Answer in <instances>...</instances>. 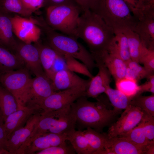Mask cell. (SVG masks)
Masks as SVG:
<instances>
[{
  "instance_id": "9",
  "label": "cell",
  "mask_w": 154,
  "mask_h": 154,
  "mask_svg": "<svg viewBox=\"0 0 154 154\" xmlns=\"http://www.w3.org/2000/svg\"><path fill=\"white\" fill-rule=\"evenodd\" d=\"M55 92L52 81L46 74L36 76L31 79L26 107L38 111L43 101Z\"/></svg>"
},
{
  "instance_id": "14",
  "label": "cell",
  "mask_w": 154,
  "mask_h": 154,
  "mask_svg": "<svg viewBox=\"0 0 154 154\" xmlns=\"http://www.w3.org/2000/svg\"><path fill=\"white\" fill-rule=\"evenodd\" d=\"M40 116V113L36 111L29 119L24 126L12 133L5 144L6 149L10 154H16L19 149L30 135Z\"/></svg>"
},
{
  "instance_id": "4",
  "label": "cell",
  "mask_w": 154,
  "mask_h": 154,
  "mask_svg": "<svg viewBox=\"0 0 154 154\" xmlns=\"http://www.w3.org/2000/svg\"><path fill=\"white\" fill-rule=\"evenodd\" d=\"M45 34L46 43L51 48L63 55L70 56L85 64L91 73L96 67L91 54L76 37L59 33L45 23L41 27Z\"/></svg>"
},
{
  "instance_id": "8",
  "label": "cell",
  "mask_w": 154,
  "mask_h": 154,
  "mask_svg": "<svg viewBox=\"0 0 154 154\" xmlns=\"http://www.w3.org/2000/svg\"><path fill=\"white\" fill-rule=\"evenodd\" d=\"M86 90L76 87L54 92L43 101L38 111L41 113L54 111L71 106L78 98L86 96Z\"/></svg>"
},
{
  "instance_id": "26",
  "label": "cell",
  "mask_w": 154,
  "mask_h": 154,
  "mask_svg": "<svg viewBox=\"0 0 154 154\" xmlns=\"http://www.w3.org/2000/svg\"><path fill=\"white\" fill-rule=\"evenodd\" d=\"M19 108L13 95L0 86V114L4 121L9 116Z\"/></svg>"
},
{
  "instance_id": "45",
  "label": "cell",
  "mask_w": 154,
  "mask_h": 154,
  "mask_svg": "<svg viewBox=\"0 0 154 154\" xmlns=\"http://www.w3.org/2000/svg\"><path fill=\"white\" fill-rule=\"evenodd\" d=\"M7 141L6 135L3 127V125H0V141L5 145Z\"/></svg>"
},
{
  "instance_id": "29",
  "label": "cell",
  "mask_w": 154,
  "mask_h": 154,
  "mask_svg": "<svg viewBox=\"0 0 154 154\" xmlns=\"http://www.w3.org/2000/svg\"><path fill=\"white\" fill-rule=\"evenodd\" d=\"M113 107V110L116 114L129 105L132 98L125 95L117 89H114L110 86L106 89L105 92Z\"/></svg>"
},
{
  "instance_id": "37",
  "label": "cell",
  "mask_w": 154,
  "mask_h": 154,
  "mask_svg": "<svg viewBox=\"0 0 154 154\" xmlns=\"http://www.w3.org/2000/svg\"><path fill=\"white\" fill-rule=\"evenodd\" d=\"M59 145L52 146L36 152V154H74L76 153L71 144L66 142Z\"/></svg>"
},
{
  "instance_id": "21",
  "label": "cell",
  "mask_w": 154,
  "mask_h": 154,
  "mask_svg": "<svg viewBox=\"0 0 154 154\" xmlns=\"http://www.w3.org/2000/svg\"><path fill=\"white\" fill-rule=\"evenodd\" d=\"M12 16L0 13V46L13 53L18 40L14 35Z\"/></svg>"
},
{
  "instance_id": "34",
  "label": "cell",
  "mask_w": 154,
  "mask_h": 154,
  "mask_svg": "<svg viewBox=\"0 0 154 154\" xmlns=\"http://www.w3.org/2000/svg\"><path fill=\"white\" fill-rule=\"evenodd\" d=\"M119 137H123L133 143L141 146H146L151 142L146 137L141 121L135 127L126 134Z\"/></svg>"
},
{
  "instance_id": "23",
  "label": "cell",
  "mask_w": 154,
  "mask_h": 154,
  "mask_svg": "<svg viewBox=\"0 0 154 154\" xmlns=\"http://www.w3.org/2000/svg\"><path fill=\"white\" fill-rule=\"evenodd\" d=\"M114 32V36L106 50L114 53L127 62L131 60L127 37L123 31Z\"/></svg>"
},
{
  "instance_id": "20",
  "label": "cell",
  "mask_w": 154,
  "mask_h": 154,
  "mask_svg": "<svg viewBox=\"0 0 154 154\" xmlns=\"http://www.w3.org/2000/svg\"><path fill=\"white\" fill-rule=\"evenodd\" d=\"M36 111L34 109L24 107L9 116L3 125L7 140L14 131L24 126L29 119Z\"/></svg>"
},
{
  "instance_id": "36",
  "label": "cell",
  "mask_w": 154,
  "mask_h": 154,
  "mask_svg": "<svg viewBox=\"0 0 154 154\" xmlns=\"http://www.w3.org/2000/svg\"><path fill=\"white\" fill-rule=\"evenodd\" d=\"M123 0L127 5L133 16L138 21L141 19L145 13L149 10L147 8L144 0Z\"/></svg>"
},
{
  "instance_id": "41",
  "label": "cell",
  "mask_w": 154,
  "mask_h": 154,
  "mask_svg": "<svg viewBox=\"0 0 154 154\" xmlns=\"http://www.w3.org/2000/svg\"><path fill=\"white\" fill-rule=\"evenodd\" d=\"M66 70L68 69L65 59L63 54L58 52L53 66V72L55 75L57 72Z\"/></svg>"
},
{
  "instance_id": "42",
  "label": "cell",
  "mask_w": 154,
  "mask_h": 154,
  "mask_svg": "<svg viewBox=\"0 0 154 154\" xmlns=\"http://www.w3.org/2000/svg\"><path fill=\"white\" fill-rule=\"evenodd\" d=\"M25 7L33 13L44 7L45 0H22Z\"/></svg>"
},
{
  "instance_id": "18",
  "label": "cell",
  "mask_w": 154,
  "mask_h": 154,
  "mask_svg": "<svg viewBox=\"0 0 154 154\" xmlns=\"http://www.w3.org/2000/svg\"><path fill=\"white\" fill-rule=\"evenodd\" d=\"M93 57L102 62L115 81L125 77L126 62L116 54L105 50Z\"/></svg>"
},
{
  "instance_id": "47",
  "label": "cell",
  "mask_w": 154,
  "mask_h": 154,
  "mask_svg": "<svg viewBox=\"0 0 154 154\" xmlns=\"http://www.w3.org/2000/svg\"><path fill=\"white\" fill-rule=\"evenodd\" d=\"M0 154H10L5 149V144L0 141Z\"/></svg>"
},
{
  "instance_id": "7",
  "label": "cell",
  "mask_w": 154,
  "mask_h": 154,
  "mask_svg": "<svg viewBox=\"0 0 154 154\" xmlns=\"http://www.w3.org/2000/svg\"><path fill=\"white\" fill-rule=\"evenodd\" d=\"M31 79L25 67L0 74V83L15 97L20 108L26 107Z\"/></svg>"
},
{
  "instance_id": "12",
  "label": "cell",
  "mask_w": 154,
  "mask_h": 154,
  "mask_svg": "<svg viewBox=\"0 0 154 154\" xmlns=\"http://www.w3.org/2000/svg\"><path fill=\"white\" fill-rule=\"evenodd\" d=\"M13 53L21 59L26 68L36 76L46 74L41 64L38 49L34 44L19 40Z\"/></svg>"
},
{
  "instance_id": "10",
  "label": "cell",
  "mask_w": 154,
  "mask_h": 154,
  "mask_svg": "<svg viewBox=\"0 0 154 154\" xmlns=\"http://www.w3.org/2000/svg\"><path fill=\"white\" fill-rule=\"evenodd\" d=\"M145 114L140 108L129 105L109 128L106 134L108 138L120 137L127 133L141 121Z\"/></svg>"
},
{
  "instance_id": "1",
  "label": "cell",
  "mask_w": 154,
  "mask_h": 154,
  "mask_svg": "<svg viewBox=\"0 0 154 154\" xmlns=\"http://www.w3.org/2000/svg\"><path fill=\"white\" fill-rule=\"evenodd\" d=\"M78 19L75 37L87 44L92 56L106 50L115 35L114 30L96 13L82 11Z\"/></svg>"
},
{
  "instance_id": "38",
  "label": "cell",
  "mask_w": 154,
  "mask_h": 154,
  "mask_svg": "<svg viewBox=\"0 0 154 154\" xmlns=\"http://www.w3.org/2000/svg\"><path fill=\"white\" fill-rule=\"evenodd\" d=\"M141 121L146 138L150 141H154V117L145 113Z\"/></svg>"
},
{
  "instance_id": "39",
  "label": "cell",
  "mask_w": 154,
  "mask_h": 154,
  "mask_svg": "<svg viewBox=\"0 0 154 154\" xmlns=\"http://www.w3.org/2000/svg\"><path fill=\"white\" fill-rule=\"evenodd\" d=\"M139 63L142 64L146 69L151 74L154 71V49H148L141 58Z\"/></svg>"
},
{
  "instance_id": "19",
  "label": "cell",
  "mask_w": 154,
  "mask_h": 154,
  "mask_svg": "<svg viewBox=\"0 0 154 154\" xmlns=\"http://www.w3.org/2000/svg\"><path fill=\"white\" fill-rule=\"evenodd\" d=\"M67 140V134L47 133L34 139L24 150L23 154H34L49 147L57 146Z\"/></svg>"
},
{
  "instance_id": "48",
  "label": "cell",
  "mask_w": 154,
  "mask_h": 154,
  "mask_svg": "<svg viewBox=\"0 0 154 154\" xmlns=\"http://www.w3.org/2000/svg\"><path fill=\"white\" fill-rule=\"evenodd\" d=\"M4 121L3 119L0 114V125H3L4 123Z\"/></svg>"
},
{
  "instance_id": "28",
  "label": "cell",
  "mask_w": 154,
  "mask_h": 154,
  "mask_svg": "<svg viewBox=\"0 0 154 154\" xmlns=\"http://www.w3.org/2000/svg\"><path fill=\"white\" fill-rule=\"evenodd\" d=\"M67 140L78 154H93V151L83 134L82 131L75 130L67 134Z\"/></svg>"
},
{
  "instance_id": "22",
  "label": "cell",
  "mask_w": 154,
  "mask_h": 154,
  "mask_svg": "<svg viewBox=\"0 0 154 154\" xmlns=\"http://www.w3.org/2000/svg\"><path fill=\"white\" fill-rule=\"evenodd\" d=\"M34 44L38 49L41 64L45 73L52 81L54 76L52 67L58 52L46 43L43 44L39 40L35 42Z\"/></svg>"
},
{
  "instance_id": "17",
  "label": "cell",
  "mask_w": 154,
  "mask_h": 154,
  "mask_svg": "<svg viewBox=\"0 0 154 154\" xmlns=\"http://www.w3.org/2000/svg\"><path fill=\"white\" fill-rule=\"evenodd\" d=\"M90 80L83 79L75 72L68 70L56 73L52 80L56 91L76 87H81L87 90Z\"/></svg>"
},
{
  "instance_id": "11",
  "label": "cell",
  "mask_w": 154,
  "mask_h": 154,
  "mask_svg": "<svg viewBox=\"0 0 154 154\" xmlns=\"http://www.w3.org/2000/svg\"><path fill=\"white\" fill-rule=\"evenodd\" d=\"M13 31L19 40L27 43L38 41L42 29L35 21L16 14L11 17Z\"/></svg>"
},
{
  "instance_id": "30",
  "label": "cell",
  "mask_w": 154,
  "mask_h": 154,
  "mask_svg": "<svg viewBox=\"0 0 154 154\" xmlns=\"http://www.w3.org/2000/svg\"><path fill=\"white\" fill-rule=\"evenodd\" d=\"M82 131L93 151V154L104 149L108 139L106 134L101 133L89 127Z\"/></svg>"
},
{
  "instance_id": "33",
  "label": "cell",
  "mask_w": 154,
  "mask_h": 154,
  "mask_svg": "<svg viewBox=\"0 0 154 154\" xmlns=\"http://www.w3.org/2000/svg\"><path fill=\"white\" fill-rule=\"evenodd\" d=\"M130 105L140 108L145 113L154 116V95H136L131 100Z\"/></svg>"
},
{
  "instance_id": "6",
  "label": "cell",
  "mask_w": 154,
  "mask_h": 154,
  "mask_svg": "<svg viewBox=\"0 0 154 154\" xmlns=\"http://www.w3.org/2000/svg\"><path fill=\"white\" fill-rule=\"evenodd\" d=\"M46 9V21L52 29L75 37L79 17L82 10L78 6L58 5Z\"/></svg>"
},
{
  "instance_id": "24",
  "label": "cell",
  "mask_w": 154,
  "mask_h": 154,
  "mask_svg": "<svg viewBox=\"0 0 154 154\" xmlns=\"http://www.w3.org/2000/svg\"><path fill=\"white\" fill-rule=\"evenodd\" d=\"M25 66L17 55L0 46V74L23 68Z\"/></svg>"
},
{
  "instance_id": "3",
  "label": "cell",
  "mask_w": 154,
  "mask_h": 154,
  "mask_svg": "<svg viewBox=\"0 0 154 154\" xmlns=\"http://www.w3.org/2000/svg\"><path fill=\"white\" fill-rule=\"evenodd\" d=\"M40 113L38 122L24 144L25 146H28L37 137L46 133L67 134L75 130L76 118L71 106Z\"/></svg>"
},
{
  "instance_id": "43",
  "label": "cell",
  "mask_w": 154,
  "mask_h": 154,
  "mask_svg": "<svg viewBox=\"0 0 154 154\" xmlns=\"http://www.w3.org/2000/svg\"><path fill=\"white\" fill-rule=\"evenodd\" d=\"M82 11L90 10L95 12L98 4V0H75Z\"/></svg>"
},
{
  "instance_id": "44",
  "label": "cell",
  "mask_w": 154,
  "mask_h": 154,
  "mask_svg": "<svg viewBox=\"0 0 154 154\" xmlns=\"http://www.w3.org/2000/svg\"><path fill=\"white\" fill-rule=\"evenodd\" d=\"M61 5L79 6L75 0H45L44 7Z\"/></svg>"
},
{
  "instance_id": "32",
  "label": "cell",
  "mask_w": 154,
  "mask_h": 154,
  "mask_svg": "<svg viewBox=\"0 0 154 154\" xmlns=\"http://www.w3.org/2000/svg\"><path fill=\"white\" fill-rule=\"evenodd\" d=\"M152 74L149 73L143 66H142L137 62L130 60L126 62L125 76L126 78L134 79L138 82L146 78Z\"/></svg>"
},
{
  "instance_id": "46",
  "label": "cell",
  "mask_w": 154,
  "mask_h": 154,
  "mask_svg": "<svg viewBox=\"0 0 154 154\" xmlns=\"http://www.w3.org/2000/svg\"><path fill=\"white\" fill-rule=\"evenodd\" d=\"M144 1L148 9H154V0H144Z\"/></svg>"
},
{
  "instance_id": "40",
  "label": "cell",
  "mask_w": 154,
  "mask_h": 154,
  "mask_svg": "<svg viewBox=\"0 0 154 154\" xmlns=\"http://www.w3.org/2000/svg\"><path fill=\"white\" fill-rule=\"evenodd\" d=\"M146 81L139 85V90L138 95L141 94L145 92L154 94V75L153 73L149 75L147 78Z\"/></svg>"
},
{
  "instance_id": "16",
  "label": "cell",
  "mask_w": 154,
  "mask_h": 154,
  "mask_svg": "<svg viewBox=\"0 0 154 154\" xmlns=\"http://www.w3.org/2000/svg\"><path fill=\"white\" fill-rule=\"evenodd\" d=\"M133 31L147 49H154V9L145 13L137 21Z\"/></svg>"
},
{
  "instance_id": "15",
  "label": "cell",
  "mask_w": 154,
  "mask_h": 154,
  "mask_svg": "<svg viewBox=\"0 0 154 154\" xmlns=\"http://www.w3.org/2000/svg\"><path fill=\"white\" fill-rule=\"evenodd\" d=\"M94 60L98 71L96 76L90 79L86 92V96L96 98L101 94L104 93L107 88L110 86L111 75L100 60L95 59Z\"/></svg>"
},
{
  "instance_id": "25",
  "label": "cell",
  "mask_w": 154,
  "mask_h": 154,
  "mask_svg": "<svg viewBox=\"0 0 154 154\" xmlns=\"http://www.w3.org/2000/svg\"><path fill=\"white\" fill-rule=\"evenodd\" d=\"M127 39L129 49L131 60L139 63L148 50L142 43L139 36L131 30L123 31Z\"/></svg>"
},
{
  "instance_id": "5",
  "label": "cell",
  "mask_w": 154,
  "mask_h": 154,
  "mask_svg": "<svg viewBox=\"0 0 154 154\" xmlns=\"http://www.w3.org/2000/svg\"><path fill=\"white\" fill-rule=\"evenodd\" d=\"M95 12L114 32L133 31L138 21L123 0H98Z\"/></svg>"
},
{
  "instance_id": "35",
  "label": "cell",
  "mask_w": 154,
  "mask_h": 154,
  "mask_svg": "<svg viewBox=\"0 0 154 154\" xmlns=\"http://www.w3.org/2000/svg\"><path fill=\"white\" fill-rule=\"evenodd\" d=\"M63 55L65 59L68 70L85 75L90 79L94 76L84 64L80 63L78 61L77 59L70 56Z\"/></svg>"
},
{
  "instance_id": "27",
  "label": "cell",
  "mask_w": 154,
  "mask_h": 154,
  "mask_svg": "<svg viewBox=\"0 0 154 154\" xmlns=\"http://www.w3.org/2000/svg\"><path fill=\"white\" fill-rule=\"evenodd\" d=\"M0 13L10 15L15 13L25 17L33 13L25 7L22 0H0Z\"/></svg>"
},
{
  "instance_id": "13",
  "label": "cell",
  "mask_w": 154,
  "mask_h": 154,
  "mask_svg": "<svg viewBox=\"0 0 154 154\" xmlns=\"http://www.w3.org/2000/svg\"><path fill=\"white\" fill-rule=\"evenodd\" d=\"M150 144L141 146L122 137L108 138L104 149L98 154H147Z\"/></svg>"
},
{
  "instance_id": "31",
  "label": "cell",
  "mask_w": 154,
  "mask_h": 154,
  "mask_svg": "<svg viewBox=\"0 0 154 154\" xmlns=\"http://www.w3.org/2000/svg\"><path fill=\"white\" fill-rule=\"evenodd\" d=\"M138 82L135 80L124 77L115 81L116 89L132 99L138 94L139 85Z\"/></svg>"
},
{
  "instance_id": "2",
  "label": "cell",
  "mask_w": 154,
  "mask_h": 154,
  "mask_svg": "<svg viewBox=\"0 0 154 154\" xmlns=\"http://www.w3.org/2000/svg\"><path fill=\"white\" fill-rule=\"evenodd\" d=\"M97 101L88 100L86 96L78 98L71 106L76 118V124L81 128L90 127L99 132L106 125L116 114L113 110L107 108L102 99Z\"/></svg>"
}]
</instances>
